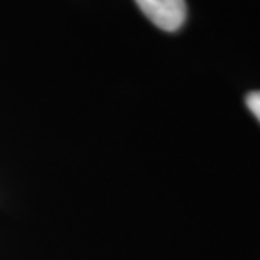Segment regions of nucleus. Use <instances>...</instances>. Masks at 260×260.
I'll use <instances>...</instances> for the list:
<instances>
[{
	"label": "nucleus",
	"mask_w": 260,
	"mask_h": 260,
	"mask_svg": "<svg viewBox=\"0 0 260 260\" xmlns=\"http://www.w3.org/2000/svg\"><path fill=\"white\" fill-rule=\"evenodd\" d=\"M135 2L141 12L161 30L175 32L186 20L185 0H135Z\"/></svg>",
	"instance_id": "f257e3e1"
},
{
	"label": "nucleus",
	"mask_w": 260,
	"mask_h": 260,
	"mask_svg": "<svg viewBox=\"0 0 260 260\" xmlns=\"http://www.w3.org/2000/svg\"><path fill=\"white\" fill-rule=\"evenodd\" d=\"M245 103H247L248 109L252 111V114L260 121V91L248 94V96L245 98Z\"/></svg>",
	"instance_id": "f03ea898"
}]
</instances>
